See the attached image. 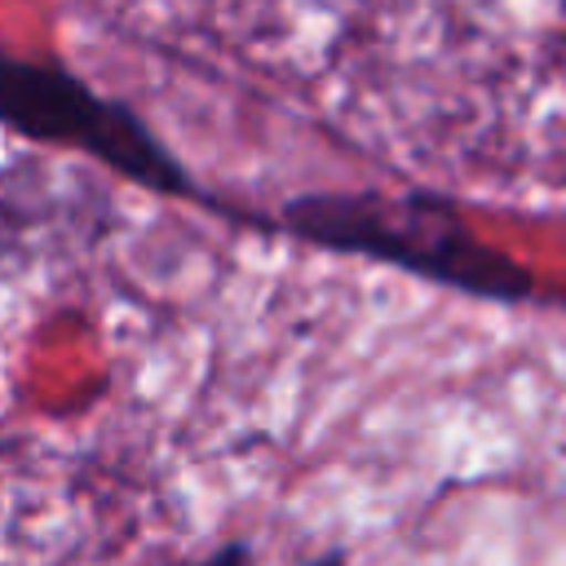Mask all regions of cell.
<instances>
[{
	"label": "cell",
	"instance_id": "obj_1",
	"mask_svg": "<svg viewBox=\"0 0 566 566\" xmlns=\"http://www.w3.org/2000/svg\"><path fill=\"white\" fill-rule=\"evenodd\" d=\"M274 221L301 243L367 256L473 301H539L535 274L478 239L460 208L433 190H314L287 199Z\"/></svg>",
	"mask_w": 566,
	"mask_h": 566
},
{
	"label": "cell",
	"instance_id": "obj_4",
	"mask_svg": "<svg viewBox=\"0 0 566 566\" xmlns=\"http://www.w3.org/2000/svg\"><path fill=\"white\" fill-rule=\"evenodd\" d=\"M305 566H349V562H345L340 553H323V557H310Z\"/></svg>",
	"mask_w": 566,
	"mask_h": 566
},
{
	"label": "cell",
	"instance_id": "obj_3",
	"mask_svg": "<svg viewBox=\"0 0 566 566\" xmlns=\"http://www.w3.org/2000/svg\"><path fill=\"white\" fill-rule=\"evenodd\" d=\"M186 566H256V557H252V544H243V539H221L217 548H208L203 557H195V562H186Z\"/></svg>",
	"mask_w": 566,
	"mask_h": 566
},
{
	"label": "cell",
	"instance_id": "obj_2",
	"mask_svg": "<svg viewBox=\"0 0 566 566\" xmlns=\"http://www.w3.org/2000/svg\"><path fill=\"white\" fill-rule=\"evenodd\" d=\"M0 128L13 137L88 155L115 177L164 195L203 199L190 168L159 142V133L124 102L97 93L84 75L44 57L0 53Z\"/></svg>",
	"mask_w": 566,
	"mask_h": 566
}]
</instances>
